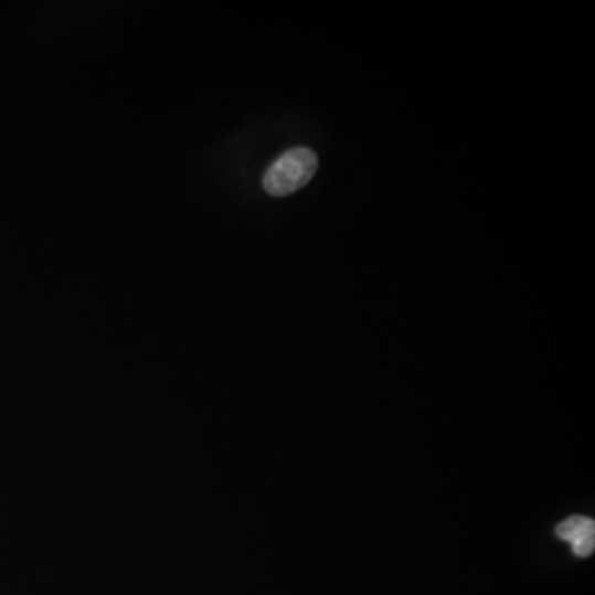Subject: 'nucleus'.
Instances as JSON below:
<instances>
[{"instance_id":"nucleus-1","label":"nucleus","mask_w":595,"mask_h":595,"mask_svg":"<svg viewBox=\"0 0 595 595\" xmlns=\"http://www.w3.org/2000/svg\"><path fill=\"white\" fill-rule=\"evenodd\" d=\"M316 171H318V158L311 149H290L265 172V191L274 198L295 194L311 181Z\"/></svg>"},{"instance_id":"nucleus-2","label":"nucleus","mask_w":595,"mask_h":595,"mask_svg":"<svg viewBox=\"0 0 595 595\" xmlns=\"http://www.w3.org/2000/svg\"><path fill=\"white\" fill-rule=\"evenodd\" d=\"M556 534L560 540L571 543L576 556H593L595 548V523L593 518H567L566 521L557 524Z\"/></svg>"}]
</instances>
